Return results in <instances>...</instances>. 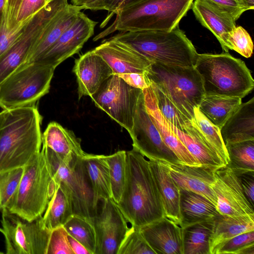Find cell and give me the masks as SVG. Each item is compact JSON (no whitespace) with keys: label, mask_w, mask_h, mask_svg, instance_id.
<instances>
[{"label":"cell","mask_w":254,"mask_h":254,"mask_svg":"<svg viewBox=\"0 0 254 254\" xmlns=\"http://www.w3.org/2000/svg\"><path fill=\"white\" fill-rule=\"evenodd\" d=\"M127 151L121 150L107 155L109 167L112 199L117 203L122 196L126 182Z\"/></svg>","instance_id":"obj_39"},{"label":"cell","mask_w":254,"mask_h":254,"mask_svg":"<svg viewBox=\"0 0 254 254\" xmlns=\"http://www.w3.org/2000/svg\"><path fill=\"white\" fill-rule=\"evenodd\" d=\"M55 68L38 61L19 66L0 84V107L9 110L36 105L49 92Z\"/></svg>","instance_id":"obj_8"},{"label":"cell","mask_w":254,"mask_h":254,"mask_svg":"<svg viewBox=\"0 0 254 254\" xmlns=\"http://www.w3.org/2000/svg\"><path fill=\"white\" fill-rule=\"evenodd\" d=\"M159 161L180 188L204 196L216 206L217 199L212 189L216 169L203 165L193 166L182 163Z\"/></svg>","instance_id":"obj_17"},{"label":"cell","mask_w":254,"mask_h":254,"mask_svg":"<svg viewBox=\"0 0 254 254\" xmlns=\"http://www.w3.org/2000/svg\"><path fill=\"white\" fill-rule=\"evenodd\" d=\"M56 187L50 165L43 151L24 171L10 212L31 221L43 215Z\"/></svg>","instance_id":"obj_6"},{"label":"cell","mask_w":254,"mask_h":254,"mask_svg":"<svg viewBox=\"0 0 254 254\" xmlns=\"http://www.w3.org/2000/svg\"><path fill=\"white\" fill-rule=\"evenodd\" d=\"M214 219L199 221L183 227L184 254H210V238Z\"/></svg>","instance_id":"obj_32"},{"label":"cell","mask_w":254,"mask_h":254,"mask_svg":"<svg viewBox=\"0 0 254 254\" xmlns=\"http://www.w3.org/2000/svg\"><path fill=\"white\" fill-rule=\"evenodd\" d=\"M65 5L64 0H52L33 15L18 40L0 59V84L26 63L31 48L40 34Z\"/></svg>","instance_id":"obj_12"},{"label":"cell","mask_w":254,"mask_h":254,"mask_svg":"<svg viewBox=\"0 0 254 254\" xmlns=\"http://www.w3.org/2000/svg\"><path fill=\"white\" fill-rule=\"evenodd\" d=\"M93 50L117 75L146 72L152 64L130 46L110 38Z\"/></svg>","instance_id":"obj_18"},{"label":"cell","mask_w":254,"mask_h":254,"mask_svg":"<svg viewBox=\"0 0 254 254\" xmlns=\"http://www.w3.org/2000/svg\"><path fill=\"white\" fill-rule=\"evenodd\" d=\"M148 160L161 197L164 216L182 226L180 212L181 188L159 161Z\"/></svg>","instance_id":"obj_25"},{"label":"cell","mask_w":254,"mask_h":254,"mask_svg":"<svg viewBox=\"0 0 254 254\" xmlns=\"http://www.w3.org/2000/svg\"><path fill=\"white\" fill-rule=\"evenodd\" d=\"M73 72L76 78L79 100L83 96L91 97L114 74L107 63L94 50L75 60Z\"/></svg>","instance_id":"obj_19"},{"label":"cell","mask_w":254,"mask_h":254,"mask_svg":"<svg viewBox=\"0 0 254 254\" xmlns=\"http://www.w3.org/2000/svg\"><path fill=\"white\" fill-rule=\"evenodd\" d=\"M117 254H156L149 246L140 228L131 226L129 228Z\"/></svg>","instance_id":"obj_42"},{"label":"cell","mask_w":254,"mask_h":254,"mask_svg":"<svg viewBox=\"0 0 254 254\" xmlns=\"http://www.w3.org/2000/svg\"><path fill=\"white\" fill-rule=\"evenodd\" d=\"M0 232L5 239L7 254H46L51 230L46 227L43 216L28 220L10 212L1 211Z\"/></svg>","instance_id":"obj_10"},{"label":"cell","mask_w":254,"mask_h":254,"mask_svg":"<svg viewBox=\"0 0 254 254\" xmlns=\"http://www.w3.org/2000/svg\"><path fill=\"white\" fill-rule=\"evenodd\" d=\"M229 161L227 166L237 175L254 172V140L226 146Z\"/></svg>","instance_id":"obj_37"},{"label":"cell","mask_w":254,"mask_h":254,"mask_svg":"<svg viewBox=\"0 0 254 254\" xmlns=\"http://www.w3.org/2000/svg\"><path fill=\"white\" fill-rule=\"evenodd\" d=\"M237 176L240 179L245 196L251 205L254 206V172Z\"/></svg>","instance_id":"obj_49"},{"label":"cell","mask_w":254,"mask_h":254,"mask_svg":"<svg viewBox=\"0 0 254 254\" xmlns=\"http://www.w3.org/2000/svg\"><path fill=\"white\" fill-rule=\"evenodd\" d=\"M246 10L253 9L254 8V0H242Z\"/></svg>","instance_id":"obj_51"},{"label":"cell","mask_w":254,"mask_h":254,"mask_svg":"<svg viewBox=\"0 0 254 254\" xmlns=\"http://www.w3.org/2000/svg\"><path fill=\"white\" fill-rule=\"evenodd\" d=\"M5 3V0H0V18Z\"/></svg>","instance_id":"obj_54"},{"label":"cell","mask_w":254,"mask_h":254,"mask_svg":"<svg viewBox=\"0 0 254 254\" xmlns=\"http://www.w3.org/2000/svg\"><path fill=\"white\" fill-rule=\"evenodd\" d=\"M180 212L183 227L221 214L216 206L204 196L181 188Z\"/></svg>","instance_id":"obj_28"},{"label":"cell","mask_w":254,"mask_h":254,"mask_svg":"<svg viewBox=\"0 0 254 254\" xmlns=\"http://www.w3.org/2000/svg\"><path fill=\"white\" fill-rule=\"evenodd\" d=\"M42 119L36 105L6 110L0 132V172L24 167L39 154Z\"/></svg>","instance_id":"obj_2"},{"label":"cell","mask_w":254,"mask_h":254,"mask_svg":"<svg viewBox=\"0 0 254 254\" xmlns=\"http://www.w3.org/2000/svg\"><path fill=\"white\" fill-rule=\"evenodd\" d=\"M117 204L131 226L140 228L164 216L149 160L134 148L127 151L125 185Z\"/></svg>","instance_id":"obj_1"},{"label":"cell","mask_w":254,"mask_h":254,"mask_svg":"<svg viewBox=\"0 0 254 254\" xmlns=\"http://www.w3.org/2000/svg\"><path fill=\"white\" fill-rule=\"evenodd\" d=\"M254 254V230L239 234L216 246L211 254Z\"/></svg>","instance_id":"obj_40"},{"label":"cell","mask_w":254,"mask_h":254,"mask_svg":"<svg viewBox=\"0 0 254 254\" xmlns=\"http://www.w3.org/2000/svg\"><path fill=\"white\" fill-rule=\"evenodd\" d=\"M68 235L95 254L96 248V232L91 220L72 215L63 225Z\"/></svg>","instance_id":"obj_38"},{"label":"cell","mask_w":254,"mask_h":254,"mask_svg":"<svg viewBox=\"0 0 254 254\" xmlns=\"http://www.w3.org/2000/svg\"><path fill=\"white\" fill-rule=\"evenodd\" d=\"M83 9V6L68 3L60 11L39 35L31 48L26 63L36 61L42 57L73 24Z\"/></svg>","instance_id":"obj_21"},{"label":"cell","mask_w":254,"mask_h":254,"mask_svg":"<svg viewBox=\"0 0 254 254\" xmlns=\"http://www.w3.org/2000/svg\"><path fill=\"white\" fill-rule=\"evenodd\" d=\"M194 0H144L117 10L110 25L94 38L102 39L118 31H170L178 26Z\"/></svg>","instance_id":"obj_4"},{"label":"cell","mask_w":254,"mask_h":254,"mask_svg":"<svg viewBox=\"0 0 254 254\" xmlns=\"http://www.w3.org/2000/svg\"><path fill=\"white\" fill-rule=\"evenodd\" d=\"M90 0H71V4L77 6H83Z\"/></svg>","instance_id":"obj_52"},{"label":"cell","mask_w":254,"mask_h":254,"mask_svg":"<svg viewBox=\"0 0 254 254\" xmlns=\"http://www.w3.org/2000/svg\"><path fill=\"white\" fill-rule=\"evenodd\" d=\"M142 91L146 110L166 145L174 152L181 163L190 166H199L160 112L150 85Z\"/></svg>","instance_id":"obj_23"},{"label":"cell","mask_w":254,"mask_h":254,"mask_svg":"<svg viewBox=\"0 0 254 254\" xmlns=\"http://www.w3.org/2000/svg\"><path fill=\"white\" fill-rule=\"evenodd\" d=\"M100 0H90L85 5H91L94 4L98 1H99Z\"/></svg>","instance_id":"obj_55"},{"label":"cell","mask_w":254,"mask_h":254,"mask_svg":"<svg viewBox=\"0 0 254 254\" xmlns=\"http://www.w3.org/2000/svg\"><path fill=\"white\" fill-rule=\"evenodd\" d=\"M169 124L174 132L200 165L214 169L224 166L219 158L207 147L206 141L196 124L190 134Z\"/></svg>","instance_id":"obj_30"},{"label":"cell","mask_w":254,"mask_h":254,"mask_svg":"<svg viewBox=\"0 0 254 254\" xmlns=\"http://www.w3.org/2000/svg\"><path fill=\"white\" fill-rule=\"evenodd\" d=\"M252 230H254V214L238 216L220 214L214 219L210 238V254L221 243Z\"/></svg>","instance_id":"obj_29"},{"label":"cell","mask_w":254,"mask_h":254,"mask_svg":"<svg viewBox=\"0 0 254 254\" xmlns=\"http://www.w3.org/2000/svg\"><path fill=\"white\" fill-rule=\"evenodd\" d=\"M191 8L196 19L216 37L225 52L230 50V33L236 26V20L228 13L204 0H194Z\"/></svg>","instance_id":"obj_22"},{"label":"cell","mask_w":254,"mask_h":254,"mask_svg":"<svg viewBox=\"0 0 254 254\" xmlns=\"http://www.w3.org/2000/svg\"><path fill=\"white\" fill-rule=\"evenodd\" d=\"M146 74L190 120H194V108L198 107L204 92L202 79L194 66L152 63Z\"/></svg>","instance_id":"obj_9"},{"label":"cell","mask_w":254,"mask_h":254,"mask_svg":"<svg viewBox=\"0 0 254 254\" xmlns=\"http://www.w3.org/2000/svg\"><path fill=\"white\" fill-rule=\"evenodd\" d=\"M144 0H100L97 2L87 5H83L84 9L92 11L107 10L108 14L102 23L100 27H104L114 16L115 12L124 7L140 2Z\"/></svg>","instance_id":"obj_46"},{"label":"cell","mask_w":254,"mask_h":254,"mask_svg":"<svg viewBox=\"0 0 254 254\" xmlns=\"http://www.w3.org/2000/svg\"><path fill=\"white\" fill-rule=\"evenodd\" d=\"M242 99L236 97L204 95L198 107L208 120L220 128L241 104Z\"/></svg>","instance_id":"obj_31"},{"label":"cell","mask_w":254,"mask_h":254,"mask_svg":"<svg viewBox=\"0 0 254 254\" xmlns=\"http://www.w3.org/2000/svg\"><path fill=\"white\" fill-rule=\"evenodd\" d=\"M47 4L46 0H5L2 11L7 28L10 30L29 19Z\"/></svg>","instance_id":"obj_36"},{"label":"cell","mask_w":254,"mask_h":254,"mask_svg":"<svg viewBox=\"0 0 254 254\" xmlns=\"http://www.w3.org/2000/svg\"><path fill=\"white\" fill-rule=\"evenodd\" d=\"M82 160L97 203L100 200L112 198L107 155L86 153Z\"/></svg>","instance_id":"obj_27"},{"label":"cell","mask_w":254,"mask_h":254,"mask_svg":"<svg viewBox=\"0 0 254 254\" xmlns=\"http://www.w3.org/2000/svg\"><path fill=\"white\" fill-rule=\"evenodd\" d=\"M142 92V90L130 86L118 75L113 74L90 97L97 107L129 133Z\"/></svg>","instance_id":"obj_11"},{"label":"cell","mask_w":254,"mask_h":254,"mask_svg":"<svg viewBox=\"0 0 254 254\" xmlns=\"http://www.w3.org/2000/svg\"><path fill=\"white\" fill-rule=\"evenodd\" d=\"M32 17L9 30L7 28L6 19L2 12L0 18V59L18 40Z\"/></svg>","instance_id":"obj_43"},{"label":"cell","mask_w":254,"mask_h":254,"mask_svg":"<svg viewBox=\"0 0 254 254\" xmlns=\"http://www.w3.org/2000/svg\"><path fill=\"white\" fill-rule=\"evenodd\" d=\"M140 230L156 254H184L183 227L165 216Z\"/></svg>","instance_id":"obj_20"},{"label":"cell","mask_w":254,"mask_h":254,"mask_svg":"<svg viewBox=\"0 0 254 254\" xmlns=\"http://www.w3.org/2000/svg\"><path fill=\"white\" fill-rule=\"evenodd\" d=\"M130 86L142 90L150 86L146 72H131L118 75Z\"/></svg>","instance_id":"obj_48"},{"label":"cell","mask_w":254,"mask_h":254,"mask_svg":"<svg viewBox=\"0 0 254 254\" xmlns=\"http://www.w3.org/2000/svg\"><path fill=\"white\" fill-rule=\"evenodd\" d=\"M193 112L195 124L208 147L219 158L223 164L226 166L229 163V158L220 128L208 120L199 111L198 107H194Z\"/></svg>","instance_id":"obj_35"},{"label":"cell","mask_w":254,"mask_h":254,"mask_svg":"<svg viewBox=\"0 0 254 254\" xmlns=\"http://www.w3.org/2000/svg\"><path fill=\"white\" fill-rule=\"evenodd\" d=\"M230 14L236 21L246 11L242 0H204Z\"/></svg>","instance_id":"obj_47"},{"label":"cell","mask_w":254,"mask_h":254,"mask_svg":"<svg viewBox=\"0 0 254 254\" xmlns=\"http://www.w3.org/2000/svg\"><path fill=\"white\" fill-rule=\"evenodd\" d=\"M212 189L217 199L216 208L221 214H254V206L245 196L238 176L229 166L215 170Z\"/></svg>","instance_id":"obj_15"},{"label":"cell","mask_w":254,"mask_h":254,"mask_svg":"<svg viewBox=\"0 0 254 254\" xmlns=\"http://www.w3.org/2000/svg\"><path fill=\"white\" fill-rule=\"evenodd\" d=\"M97 22L80 12L73 24L59 37L55 44L36 61L56 68L67 58L78 53L94 34Z\"/></svg>","instance_id":"obj_16"},{"label":"cell","mask_w":254,"mask_h":254,"mask_svg":"<svg viewBox=\"0 0 254 254\" xmlns=\"http://www.w3.org/2000/svg\"><path fill=\"white\" fill-rule=\"evenodd\" d=\"M194 67L202 79L204 95L242 99L254 88V79L244 62L228 52L198 54Z\"/></svg>","instance_id":"obj_5"},{"label":"cell","mask_w":254,"mask_h":254,"mask_svg":"<svg viewBox=\"0 0 254 254\" xmlns=\"http://www.w3.org/2000/svg\"><path fill=\"white\" fill-rule=\"evenodd\" d=\"M129 134L132 140L133 148L148 159L181 163L165 143L159 131L148 114L143 91L138 99L133 126Z\"/></svg>","instance_id":"obj_13"},{"label":"cell","mask_w":254,"mask_h":254,"mask_svg":"<svg viewBox=\"0 0 254 254\" xmlns=\"http://www.w3.org/2000/svg\"><path fill=\"white\" fill-rule=\"evenodd\" d=\"M6 110H2L0 112V132L2 127V123L4 119Z\"/></svg>","instance_id":"obj_53"},{"label":"cell","mask_w":254,"mask_h":254,"mask_svg":"<svg viewBox=\"0 0 254 254\" xmlns=\"http://www.w3.org/2000/svg\"><path fill=\"white\" fill-rule=\"evenodd\" d=\"M68 241L73 254H90L87 249L79 242L68 234Z\"/></svg>","instance_id":"obj_50"},{"label":"cell","mask_w":254,"mask_h":254,"mask_svg":"<svg viewBox=\"0 0 254 254\" xmlns=\"http://www.w3.org/2000/svg\"><path fill=\"white\" fill-rule=\"evenodd\" d=\"M110 38L130 46L152 63L192 67L198 54L178 26L170 31H121Z\"/></svg>","instance_id":"obj_3"},{"label":"cell","mask_w":254,"mask_h":254,"mask_svg":"<svg viewBox=\"0 0 254 254\" xmlns=\"http://www.w3.org/2000/svg\"><path fill=\"white\" fill-rule=\"evenodd\" d=\"M67 237L68 233L63 226L52 230L46 254H73Z\"/></svg>","instance_id":"obj_45"},{"label":"cell","mask_w":254,"mask_h":254,"mask_svg":"<svg viewBox=\"0 0 254 254\" xmlns=\"http://www.w3.org/2000/svg\"><path fill=\"white\" fill-rule=\"evenodd\" d=\"M103 201L100 212L90 219L96 232L95 254H117L129 229L128 222L112 198Z\"/></svg>","instance_id":"obj_14"},{"label":"cell","mask_w":254,"mask_h":254,"mask_svg":"<svg viewBox=\"0 0 254 254\" xmlns=\"http://www.w3.org/2000/svg\"><path fill=\"white\" fill-rule=\"evenodd\" d=\"M150 85L154 92L159 110L164 118L170 124L189 133L194 127V120H190L159 86L151 81Z\"/></svg>","instance_id":"obj_33"},{"label":"cell","mask_w":254,"mask_h":254,"mask_svg":"<svg viewBox=\"0 0 254 254\" xmlns=\"http://www.w3.org/2000/svg\"><path fill=\"white\" fill-rule=\"evenodd\" d=\"M52 0H46L47 3L49 2L50 1H52Z\"/></svg>","instance_id":"obj_56"},{"label":"cell","mask_w":254,"mask_h":254,"mask_svg":"<svg viewBox=\"0 0 254 254\" xmlns=\"http://www.w3.org/2000/svg\"><path fill=\"white\" fill-rule=\"evenodd\" d=\"M72 215V208L67 197L56 185L55 192L43 216L45 226L52 230L63 226Z\"/></svg>","instance_id":"obj_34"},{"label":"cell","mask_w":254,"mask_h":254,"mask_svg":"<svg viewBox=\"0 0 254 254\" xmlns=\"http://www.w3.org/2000/svg\"><path fill=\"white\" fill-rule=\"evenodd\" d=\"M42 146L49 149L62 159L84 156L81 139L73 131L56 122L50 123L42 135Z\"/></svg>","instance_id":"obj_26"},{"label":"cell","mask_w":254,"mask_h":254,"mask_svg":"<svg viewBox=\"0 0 254 254\" xmlns=\"http://www.w3.org/2000/svg\"><path fill=\"white\" fill-rule=\"evenodd\" d=\"M228 43L230 50H234L243 57H251L254 45L248 32L242 26L235 27L230 33Z\"/></svg>","instance_id":"obj_44"},{"label":"cell","mask_w":254,"mask_h":254,"mask_svg":"<svg viewBox=\"0 0 254 254\" xmlns=\"http://www.w3.org/2000/svg\"><path fill=\"white\" fill-rule=\"evenodd\" d=\"M51 169L56 184L67 197L73 215L91 219L98 212L82 157L74 156L62 159L48 148L42 146Z\"/></svg>","instance_id":"obj_7"},{"label":"cell","mask_w":254,"mask_h":254,"mask_svg":"<svg viewBox=\"0 0 254 254\" xmlns=\"http://www.w3.org/2000/svg\"><path fill=\"white\" fill-rule=\"evenodd\" d=\"M24 167L0 172V211L8 209L17 191Z\"/></svg>","instance_id":"obj_41"},{"label":"cell","mask_w":254,"mask_h":254,"mask_svg":"<svg viewBox=\"0 0 254 254\" xmlns=\"http://www.w3.org/2000/svg\"><path fill=\"white\" fill-rule=\"evenodd\" d=\"M225 146L254 140V98L241 103L220 128Z\"/></svg>","instance_id":"obj_24"}]
</instances>
